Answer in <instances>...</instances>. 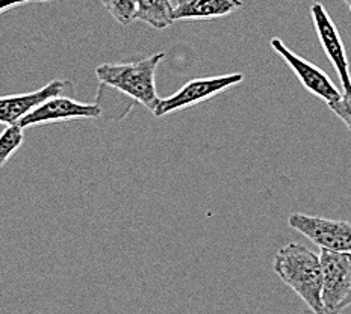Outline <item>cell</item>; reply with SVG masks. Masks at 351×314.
I'll use <instances>...</instances> for the list:
<instances>
[{
  "mask_svg": "<svg viewBox=\"0 0 351 314\" xmlns=\"http://www.w3.org/2000/svg\"><path fill=\"white\" fill-rule=\"evenodd\" d=\"M273 267L279 278L295 291L307 309L313 314H324L321 302L323 271L319 254L302 244L291 242L276 252Z\"/></svg>",
  "mask_w": 351,
  "mask_h": 314,
  "instance_id": "cell-1",
  "label": "cell"
},
{
  "mask_svg": "<svg viewBox=\"0 0 351 314\" xmlns=\"http://www.w3.org/2000/svg\"><path fill=\"white\" fill-rule=\"evenodd\" d=\"M165 53H155L145 60L128 64H101L96 68L100 85L111 88L132 101L155 111L159 103L156 91V70Z\"/></svg>",
  "mask_w": 351,
  "mask_h": 314,
  "instance_id": "cell-2",
  "label": "cell"
},
{
  "mask_svg": "<svg viewBox=\"0 0 351 314\" xmlns=\"http://www.w3.org/2000/svg\"><path fill=\"white\" fill-rule=\"evenodd\" d=\"M324 314H341L351 305V254L321 250Z\"/></svg>",
  "mask_w": 351,
  "mask_h": 314,
  "instance_id": "cell-3",
  "label": "cell"
},
{
  "mask_svg": "<svg viewBox=\"0 0 351 314\" xmlns=\"http://www.w3.org/2000/svg\"><path fill=\"white\" fill-rule=\"evenodd\" d=\"M244 82L243 73H230L224 76H214V77H202L189 80L188 83L180 88L178 92L167 99H159V103L153 111L155 116H165L168 114L184 111L195 105H200L218 94L224 92L229 88L238 86Z\"/></svg>",
  "mask_w": 351,
  "mask_h": 314,
  "instance_id": "cell-4",
  "label": "cell"
},
{
  "mask_svg": "<svg viewBox=\"0 0 351 314\" xmlns=\"http://www.w3.org/2000/svg\"><path fill=\"white\" fill-rule=\"evenodd\" d=\"M288 225L321 250L351 254V222L323 216L292 213Z\"/></svg>",
  "mask_w": 351,
  "mask_h": 314,
  "instance_id": "cell-5",
  "label": "cell"
},
{
  "mask_svg": "<svg viewBox=\"0 0 351 314\" xmlns=\"http://www.w3.org/2000/svg\"><path fill=\"white\" fill-rule=\"evenodd\" d=\"M269 44H271L274 52L285 61V64L294 71V75L300 80V83L303 85L304 90L309 91L312 96L326 101L327 105H330L333 101L341 99L342 91L336 88V85L332 82V79L328 77L326 71L317 67L315 64H312L304 60V57L292 52V50L285 46V42L279 38H273Z\"/></svg>",
  "mask_w": 351,
  "mask_h": 314,
  "instance_id": "cell-6",
  "label": "cell"
},
{
  "mask_svg": "<svg viewBox=\"0 0 351 314\" xmlns=\"http://www.w3.org/2000/svg\"><path fill=\"white\" fill-rule=\"evenodd\" d=\"M104 111L97 103H82L75 99L56 96L52 99L44 100L31 112L25 115L19 121L21 129L41 126V124H52L69 120H80V118H100Z\"/></svg>",
  "mask_w": 351,
  "mask_h": 314,
  "instance_id": "cell-7",
  "label": "cell"
},
{
  "mask_svg": "<svg viewBox=\"0 0 351 314\" xmlns=\"http://www.w3.org/2000/svg\"><path fill=\"white\" fill-rule=\"evenodd\" d=\"M311 16L321 46H323L327 57L330 60L336 73H338L342 91L351 92V73L348 67V56L338 29H336L332 17L328 16V12L321 3H313L311 6Z\"/></svg>",
  "mask_w": 351,
  "mask_h": 314,
  "instance_id": "cell-8",
  "label": "cell"
},
{
  "mask_svg": "<svg viewBox=\"0 0 351 314\" xmlns=\"http://www.w3.org/2000/svg\"><path fill=\"white\" fill-rule=\"evenodd\" d=\"M69 85L70 82H65V80H52L41 90L0 97V124H6V126L19 124L25 115L43 103L44 100L61 96Z\"/></svg>",
  "mask_w": 351,
  "mask_h": 314,
  "instance_id": "cell-9",
  "label": "cell"
},
{
  "mask_svg": "<svg viewBox=\"0 0 351 314\" xmlns=\"http://www.w3.org/2000/svg\"><path fill=\"white\" fill-rule=\"evenodd\" d=\"M243 0H179L173 8L174 21L221 18L241 10Z\"/></svg>",
  "mask_w": 351,
  "mask_h": 314,
  "instance_id": "cell-10",
  "label": "cell"
},
{
  "mask_svg": "<svg viewBox=\"0 0 351 314\" xmlns=\"http://www.w3.org/2000/svg\"><path fill=\"white\" fill-rule=\"evenodd\" d=\"M173 8L171 0H136L135 21L162 31L174 23Z\"/></svg>",
  "mask_w": 351,
  "mask_h": 314,
  "instance_id": "cell-11",
  "label": "cell"
},
{
  "mask_svg": "<svg viewBox=\"0 0 351 314\" xmlns=\"http://www.w3.org/2000/svg\"><path fill=\"white\" fill-rule=\"evenodd\" d=\"M23 141L25 133L19 124L8 126L0 133V170L16 155V151L23 145Z\"/></svg>",
  "mask_w": 351,
  "mask_h": 314,
  "instance_id": "cell-12",
  "label": "cell"
},
{
  "mask_svg": "<svg viewBox=\"0 0 351 314\" xmlns=\"http://www.w3.org/2000/svg\"><path fill=\"white\" fill-rule=\"evenodd\" d=\"M100 2L120 25L128 26L135 21L136 0H100Z\"/></svg>",
  "mask_w": 351,
  "mask_h": 314,
  "instance_id": "cell-13",
  "label": "cell"
},
{
  "mask_svg": "<svg viewBox=\"0 0 351 314\" xmlns=\"http://www.w3.org/2000/svg\"><path fill=\"white\" fill-rule=\"evenodd\" d=\"M328 107L332 109L333 114L339 120H342V122L351 131V92H342L341 99L328 105Z\"/></svg>",
  "mask_w": 351,
  "mask_h": 314,
  "instance_id": "cell-14",
  "label": "cell"
},
{
  "mask_svg": "<svg viewBox=\"0 0 351 314\" xmlns=\"http://www.w3.org/2000/svg\"><path fill=\"white\" fill-rule=\"evenodd\" d=\"M35 2L46 3V2H52V0H0V14L10 11L12 8H17L20 5L35 3Z\"/></svg>",
  "mask_w": 351,
  "mask_h": 314,
  "instance_id": "cell-15",
  "label": "cell"
},
{
  "mask_svg": "<svg viewBox=\"0 0 351 314\" xmlns=\"http://www.w3.org/2000/svg\"><path fill=\"white\" fill-rule=\"evenodd\" d=\"M343 3H346L348 6V10L351 11V0H343Z\"/></svg>",
  "mask_w": 351,
  "mask_h": 314,
  "instance_id": "cell-16",
  "label": "cell"
}]
</instances>
